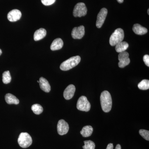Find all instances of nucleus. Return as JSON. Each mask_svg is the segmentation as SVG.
<instances>
[{
    "mask_svg": "<svg viewBox=\"0 0 149 149\" xmlns=\"http://www.w3.org/2000/svg\"><path fill=\"white\" fill-rule=\"evenodd\" d=\"M85 27L83 25L75 27L72 29L71 35L73 39H81L85 35Z\"/></svg>",
    "mask_w": 149,
    "mask_h": 149,
    "instance_id": "nucleus-10",
    "label": "nucleus"
},
{
    "mask_svg": "<svg viewBox=\"0 0 149 149\" xmlns=\"http://www.w3.org/2000/svg\"><path fill=\"white\" fill-rule=\"evenodd\" d=\"M93 128L91 125L84 126L80 131V134L84 137H90L93 133Z\"/></svg>",
    "mask_w": 149,
    "mask_h": 149,
    "instance_id": "nucleus-18",
    "label": "nucleus"
},
{
    "mask_svg": "<svg viewBox=\"0 0 149 149\" xmlns=\"http://www.w3.org/2000/svg\"><path fill=\"white\" fill-rule=\"evenodd\" d=\"M107 10L106 8H103L101 10L97 16L96 26L97 28H101L104 22L107 15Z\"/></svg>",
    "mask_w": 149,
    "mask_h": 149,
    "instance_id": "nucleus-8",
    "label": "nucleus"
},
{
    "mask_svg": "<svg viewBox=\"0 0 149 149\" xmlns=\"http://www.w3.org/2000/svg\"><path fill=\"white\" fill-rule=\"evenodd\" d=\"M138 88L141 90H147L149 89V80H143L138 84Z\"/></svg>",
    "mask_w": 149,
    "mask_h": 149,
    "instance_id": "nucleus-21",
    "label": "nucleus"
},
{
    "mask_svg": "<svg viewBox=\"0 0 149 149\" xmlns=\"http://www.w3.org/2000/svg\"><path fill=\"white\" fill-rule=\"evenodd\" d=\"M139 133L143 139L147 141H149V131L148 130L141 129L139 130Z\"/></svg>",
    "mask_w": 149,
    "mask_h": 149,
    "instance_id": "nucleus-24",
    "label": "nucleus"
},
{
    "mask_svg": "<svg viewBox=\"0 0 149 149\" xmlns=\"http://www.w3.org/2000/svg\"><path fill=\"white\" fill-rule=\"evenodd\" d=\"M113 146L112 143H109L106 149H113Z\"/></svg>",
    "mask_w": 149,
    "mask_h": 149,
    "instance_id": "nucleus-27",
    "label": "nucleus"
},
{
    "mask_svg": "<svg viewBox=\"0 0 149 149\" xmlns=\"http://www.w3.org/2000/svg\"><path fill=\"white\" fill-rule=\"evenodd\" d=\"M18 143L21 148H26L32 145V139L28 133H22L19 136Z\"/></svg>",
    "mask_w": 149,
    "mask_h": 149,
    "instance_id": "nucleus-4",
    "label": "nucleus"
},
{
    "mask_svg": "<svg viewBox=\"0 0 149 149\" xmlns=\"http://www.w3.org/2000/svg\"><path fill=\"white\" fill-rule=\"evenodd\" d=\"M75 91V87L74 85H70L68 86L63 92V97L66 100L72 98Z\"/></svg>",
    "mask_w": 149,
    "mask_h": 149,
    "instance_id": "nucleus-12",
    "label": "nucleus"
},
{
    "mask_svg": "<svg viewBox=\"0 0 149 149\" xmlns=\"http://www.w3.org/2000/svg\"><path fill=\"white\" fill-rule=\"evenodd\" d=\"M2 53V52L1 50L0 49V56L1 55Z\"/></svg>",
    "mask_w": 149,
    "mask_h": 149,
    "instance_id": "nucleus-30",
    "label": "nucleus"
},
{
    "mask_svg": "<svg viewBox=\"0 0 149 149\" xmlns=\"http://www.w3.org/2000/svg\"><path fill=\"white\" fill-rule=\"evenodd\" d=\"M3 82L4 84H8L11 82V77L9 71H6L3 74Z\"/></svg>",
    "mask_w": 149,
    "mask_h": 149,
    "instance_id": "nucleus-22",
    "label": "nucleus"
},
{
    "mask_svg": "<svg viewBox=\"0 0 149 149\" xmlns=\"http://www.w3.org/2000/svg\"><path fill=\"white\" fill-rule=\"evenodd\" d=\"M87 7L83 3H77L74 6L73 15L74 17L85 16L87 13Z\"/></svg>",
    "mask_w": 149,
    "mask_h": 149,
    "instance_id": "nucleus-6",
    "label": "nucleus"
},
{
    "mask_svg": "<svg viewBox=\"0 0 149 149\" xmlns=\"http://www.w3.org/2000/svg\"><path fill=\"white\" fill-rule=\"evenodd\" d=\"M31 109L33 112L37 115L41 114L43 111L42 107L39 104H35L33 105L31 107Z\"/></svg>",
    "mask_w": 149,
    "mask_h": 149,
    "instance_id": "nucleus-20",
    "label": "nucleus"
},
{
    "mask_svg": "<svg viewBox=\"0 0 149 149\" xmlns=\"http://www.w3.org/2000/svg\"><path fill=\"white\" fill-rule=\"evenodd\" d=\"M115 149H121V146H120V144H118V145H116Z\"/></svg>",
    "mask_w": 149,
    "mask_h": 149,
    "instance_id": "nucleus-28",
    "label": "nucleus"
},
{
    "mask_svg": "<svg viewBox=\"0 0 149 149\" xmlns=\"http://www.w3.org/2000/svg\"><path fill=\"white\" fill-rule=\"evenodd\" d=\"M118 66L120 68H123L130 63V59L129 58V54L127 52H124L120 53L118 56Z\"/></svg>",
    "mask_w": 149,
    "mask_h": 149,
    "instance_id": "nucleus-7",
    "label": "nucleus"
},
{
    "mask_svg": "<svg viewBox=\"0 0 149 149\" xmlns=\"http://www.w3.org/2000/svg\"><path fill=\"white\" fill-rule=\"evenodd\" d=\"M84 143L85 146H83L84 149H95V145L93 141H84Z\"/></svg>",
    "mask_w": 149,
    "mask_h": 149,
    "instance_id": "nucleus-23",
    "label": "nucleus"
},
{
    "mask_svg": "<svg viewBox=\"0 0 149 149\" xmlns=\"http://www.w3.org/2000/svg\"><path fill=\"white\" fill-rule=\"evenodd\" d=\"M5 100L7 103L9 104H18L19 103V100L15 96L10 93H8L5 97Z\"/></svg>",
    "mask_w": 149,
    "mask_h": 149,
    "instance_id": "nucleus-17",
    "label": "nucleus"
},
{
    "mask_svg": "<svg viewBox=\"0 0 149 149\" xmlns=\"http://www.w3.org/2000/svg\"><path fill=\"white\" fill-rule=\"evenodd\" d=\"M47 35V31L44 28H40L36 30L34 33V39L35 41L42 40Z\"/></svg>",
    "mask_w": 149,
    "mask_h": 149,
    "instance_id": "nucleus-16",
    "label": "nucleus"
},
{
    "mask_svg": "<svg viewBox=\"0 0 149 149\" xmlns=\"http://www.w3.org/2000/svg\"><path fill=\"white\" fill-rule=\"evenodd\" d=\"M101 105L104 112L108 113L110 111L112 105V101L110 93L108 91H104L100 96Z\"/></svg>",
    "mask_w": 149,
    "mask_h": 149,
    "instance_id": "nucleus-1",
    "label": "nucleus"
},
{
    "mask_svg": "<svg viewBox=\"0 0 149 149\" xmlns=\"http://www.w3.org/2000/svg\"><path fill=\"white\" fill-rule=\"evenodd\" d=\"M118 2L121 3L123 2V0H117Z\"/></svg>",
    "mask_w": 149,
    "mask_h": 149,
    "instance_id": "nucleus-29",
    "label": "nucleus"
},
{
    "mask_svg": "<svg viewBox=\"0 0 149 149\" xmlns=\"http://www.w3.org/2000/svg\"><path fill=\"white\" fill-rule=\"evenodd\" d=\"M21 12L17 9L13 10L9 12L7 18L10 21L14 22L19 20L21 17Z\"/></svg>",
    "mask_w": 149,
    "mask_h": 149,
    "instance_id": "nucleus-11",
    "label": "nucleus"
},
{
    "mask_svg": "<svg viewBox=\"0 0 149 149\" xmlns=\"http://www.w3.org/2000/svg\"><path fill=\"white\" fill-rule=\"evenodd\" d=\"M56 1V0H41V1L44 5L49 6L54 4Z\"/></svg>",
    "mask_w": 149,
    "mask_h": 149,
    "instance_id": "nucleus-25",
    "label": "nucleus"
},
{
    "mask_svg": "<svg viewBox=\"0 0 149 149\" xmlns=\"http://www.w3.org/2000/svg\"><path fill=\"white\" fill-rule=\"evenodd\" d=\"M68 123L63 119L59 120L58 123L57 131L58 134L61 136L67 134L69 130Z\"/></svg>",
    "mask_w": 149,
    "mask_h": 149,
    "instance_id": "nucleus-9",
    "label": "nucleus"
},
{
    "mask_svg": "<svg viewBox=\"0 0 149 149\" xmlns=\"http://www.w3.org/2000/svg\"><path fill=\"white\" fill-rule=\"evenodd\" d=\"M133 30L135 34L138 35H143L148 32V29L146 27H143L140 24H134Z\"/></svg>",
    "mask_w": 149,
    "mask_h": 149,
    "instance_id": "nucleus-15",
    "label": "nucleus"
},
{
    "mask_svg": "<svg viewBox=\"0 0 149 149\" xmlns=\"http://www.w3.org/2000/svg\"><path fill=\"white\" fill-rule=\"evenodd\" d=\"M129 45L125 42H121L116 45L115 49L118 53H121L125 52L128 49Z\"/></svg>",
    "mask_w": 149,
    "mask_h": 149,
    "instance_id": "nucleus-19",
    "label": "nucleus"
},
{
    "mask_svg": "<svg viewBox=\"0 0 149 149\" xmlns=\"http://www.w3.org/2000/svg\"><path fill=\"white\" fill-rule=\"evenodd\" d=\"M143 60L145 64L147 66L149 67V56L148 55H145L143 56Z\"/></svg>",
    "mask_w": 149,
    "mask_h": 149,
    "instance_id": "nucleus-26",
    "label": "nucleus"
},
{
    "mask_svg": "<svg viewBox=\"0 0 149 149\" xmlns=\"http://www.w3.org/2000/svg\"><path fill=\"white\" fill-rule=\"evenodd\" d=\"M149 9H148V15H149Z\"/></svg>",
    "mask_w": 149,
    "mask_h": 149,
    "instance_id": "nucleus-31",
    "label": "nucleus"
},
{
    "mask_svg": "<svg viewBox=\"0 0 149 149\" xmlns=\"http://www.w3.org/2000/svg\"><path fill=\"white\" fill-rule=\"evenodd\" d=\"M91 105L86 97L81 96L77 101V108L81 111L88 112L91 109Z\"/></svg>",
    "mask_w": 149,
    "mask_h": 149,
    "instance_id": "nucleus-5",
    "label": "nucleus"
},
{
    "mask_svg": "<svg viewBox=\"0 0 149 149\" xmlns=\"http://www.w3.org/2000/svg\"><path fill=\"white\" fill-rule=\"evenodd\" d=\"M40 88L44 92L49 93L51 91V88L49 83L47 79L43 77H41L39 80Z\"/></svg>",
    "mask_w": 149,
    "mask_h": 149,
    "instance_id": "nucleus-13",
    "label": "nucleus"
},
{
    "mask_svg": "<svg viewBox=\"0 0 149 149\" xmlns=\"http://www.w3.org/2000/svg\"><path fill=\"white\" fill-rule=\"evenodd\" d=\"M63 42L61 38H57L54 40L51 45L50 48L52 51L58 50L63 47Z\"/></svg>",
    "mask_w": 149,
    "mask_h": 149,
    "instance_id": "nucleus-14",
    "label": "nucleus"
},
{
    "mask_svg": "<svg viewBox=\"0 0 149 149\" xmlns=\"http://www.w3.org/2000/svg\"><path fill=\"white\" fill-rule=\"evenodd\" d=\"M124 38V33L123 29L118 28L115 30L109 39L110 45L111 46L116 45L118 43L122 42Z\"/></svg>",
    "mask_w": 149,
    "mask_h": 149,
    "instance_id": "nucleus-3",
    "label": "nucleus"
},
{
    "mask_svg": "<svg viewBox=\"0 0 149 149\" xmlns=\"http://www.w3.org/2000/svg\"><path fill=\"white\" fill-rule=\"evenodd\" d=\"M81 61L80 56H76L72 57L65 61L63 62L61 65L60 68L62 70L67 71L72 69L79 64Z\"/></svg>",
    "mask_w": 149,
    "mask_h": 149,
    "instance_id": "nucleus-2",
    "label": "nucleus"
},
{
    "mask_svg": "<svg viewBox=\"0 0 149 149\" xmlns=\"http://www.w3.org/2000/svg\"><path fill=\"white\" fill-rule=\"evenodd\" d=\"M37 82H38V83H39V82H39V81H37Z\"/></svg>",
    "mask_w": 149,
    "mask_h": 149,
    "instance_id": "nucleus-32",
    "label": "nucleus"
}]
</instances>
